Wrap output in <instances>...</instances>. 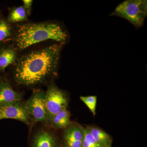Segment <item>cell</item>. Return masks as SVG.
<instances>
[{
  "label": "cell",
  "mask_w": 147,
  "mask_h": 147,
  "mask_svg": "<svg viewBox=\"0 0 147 147\" xmlns=\"http://www.w3.org/2000/svg\"><path fill=\"white\" fill-rule=\"evenodd\" d=\"M22 95L7 82L0 81V107L21 102Z\"/></svg>",
  "instance_id": "ba28073f"
},
{
  "label": "cell",
  "mask_w": 147,
  "mask_h": 147,
  "mask_svg": "<svg viewBox=\"0 0 147 147\" xmlns=\"http://www.w3.org/2000/svg\"><path fill=\"white\" fill-rule=\"evenodd\" d=\"M14 28L7 20L0 18V46L13 38Z\"/></svg>",
  "instance_id": "5bb4252c"
},
{
  "label": "cell",
  "mask_w": 147,
  "mask_h": 147,
  "mask_svg": "<svg viewBox=\"0 0 147 147\" xmlns=\"http://www.w3.org/2000/svg\"><path fill=\"white\" fill-rule=\"evenodd\" d=\"M92 137L98 144L101 146L112 145V139L111 136L101 129L94 126H87Z\"/></svg>",
  "instance_id": "4fadbf2b"
},
{
  "label": "cell",
  "mask_w": 147,
  "mask_h": 147,
  "mask_svg": "<svg viewBox=\"0 0 147 147\" xmlns=\"http://www.w3.org/2000/svg\"><path fill=\"white\" fill-rule=\"evenodd\" d=\"M33 1L32 0H24L23 1V6L26 9L29 14L30 13L31 10L32 5Z\"/></svg>",
  "instance_id": "e0dca14e"
},
{
  "label": "cell",
  "mask_w": 147,
  "mask_h": 147,
  "mask_svg": "<svg viewBox=\"0 0 147 147\" xmlns=\"http://www.w3.org/2000/svg\"><path fill=\"white\" fill-rule=\"evenodd\" d=\"M69 111L64 109L53 116L48 123L56 129L66 128L71 123Z\"/></svg>",
  "instance_id": "8fae6325"
},
{
  "label": "cell",
  "mask_w": 147,
  "mask_h": 147,
  "mask_svg": "<svg viewBox=\"0 0 147 147\" xmlns=\"http://www.w3.org/2000/svg\"><path fill=\"white\" fill-rule=\"evenodd\" d=\"M45 96V92L44 91L35 90L31 97L25 103L32 120L35 122L47 123Z\"/></svg>",
  "instance_id": "5b68a950"
},
{
  "label": "cell",
  "mask_w": 147,
  "mask_h": 147,
  "mask_svg": "<svg viewBox=\"0 0 147 147\" xmlns=\"http://www.w3.org/2000/svg\"><path fill=\"white\" fill-rule=\"evenodd\" d=\"M65 129L63 135L64 147H82L84 127L77 123H71Z\"/></svg>",
  "instance_id": "52a82bcc"
},
{
  "label": "cell",
  "mask_w": 147,
  "mask_h": 147,
  "mask_svg": "<svg viewBox=\"0 0 147 147\" xmlns=\"http://www.w3.org/2000/svg\"><path fill=\"white\" fill-rule=\"evenodd\" d=\"M81 100L84 102L89 108L94 116L96 115V107L97 104V96H81Z\"/></svg>",
  "instance_id": "9a60e30c"
},
{
  "label": "cell",
  "mask_w": 147,
  "mask_h": 147,
  "mask_svg": "<svg viewBox=\"0 0 147 147\" xmlns=\"http://www.w3.org/2000/svg\"><path fill=\"white\" fill-rule=\"evenodd\" d=\"M68 34L57 22H24L17 24L14 28L13 45L18 52L30 46L47 40L65 44Z\"/></svg>",
  "instance_id": "7a4b0ae2"
},
{
  "label": "cell",
  "mask_w": 147,
  "mask_h": 147,
  "mask_svg": "<svg viewBox=\"0 0 147 147\" xmlns=\"http://www.w3.org/2000/svg\"><path fill=\"white\" fill-rule=\"evenodd\" d=\"M64 44L56 42L19 56L13 69V78L16 84L23 86H35L57 76Z\"/></svg>",
  "instance_id": "6da1fadb"
},
{
  "label": "cell",
  "mask_w": 147,
  "mask_h": 147,
  "mask_svg": "<svg viewBox=\"0 0 147 147\" xmlns=\"http://www.w3.org/2000/svg\"><path fill=\"white\" fill-rule=\"evenodd\" d=\"M101 147H111V145H109V146H102Z\"/></svg>",
  "instance_id": "ac0fdd59"
},
{
  "label": "cell",
  "mask_w": 147,
  "mask_h": 147,
  "mask_svg": "<svg viewBox=\"0 0 147 147\" xmlns=\"http://www.w3.org/2000/svg\"><path fill=\"white\" fill-rule=\"evenodd\" d=\"M32 147H58L57 142L55 135L50 131L41 130L34 135Z\"/></svg>",
  "instance_id": "30bf717a"
},
{
  "label": "cell",
  "mask_w": 147,
  "mask_h": 147,
  "mask_svg": "<svg viewBox=\"0 0 147 147\" xmlns=\"http://www.w3.org/2000/svg\"></svg>",
  "instance_id": "d6986e66"
},
{
  "label": "cell",
  "mask_w": 147,
  "mask_h": 147,
  "mask_svg": "<svg viewBox=\"0 0 147 147\" xmlns=\"http://www.w3.org/2000/svg\"><path fill=\"white\" fill-rule=\"evenodd\" d=\"M13 119L30 125L32 119L25 103L22 102L0 107V120Z\"/></svg>",
  "instance_id": "8992f818"
},
{
  "label": "cell",
  "mask_w": 147,
  "mask_h": 147,
  "mask_svg": "<svg viewBox=\"0 0 147 147\" xmlns=\"http://www.w3.org/2000/svg\"><path fill=\"white\" fill-rule=\"evenodd\" d=\"M45 105L47 110V123L56 114L67 109L69 98L65 92L53 84L49 85L45 92Z\"/></svg>",
  "instance_id": "277c9868"
},
{
  "label": "cell",
  "mask_w": 147,
  "mask_h": 147,
  "mask_svg": "<svg viewBox=\"0 0 147 147\" xmlns=\"http://www.w3.org/2000/svg\"><path fill=\"white\" fill-rule=\"evenodd\" d=\"M30 14L23 6L13 7L9 10L7 21L9 24H20L26 21Z\"/></svg>",
  "instance_id": "7c38bea8"
},
{
  "label": "cell",
  "mask_w": 147,
  "mask_h": 147,
  "mask_svg": "<svg viewBox=\"0 0 147 147\" xmlns=\"http://www.w3.org/2000/svg\"><path fill=\"white\" fill-rule=\"evenodd\" d=\"M84 137L82 142V147H101L98 144L86 127H84Z\"/></svg>",
  "instance_id": "2e32d148"
},
{
  "label": "cell",
  "mask_w": 147,
  "mask_h": 147,
  "mask_svg": "<svg viewBox=\"0 0 147 147\" xmlns=\"http://www.w3.org/2000/svg\"><path fill=\"white\" fill-rule=\"evenodd\" d=\"M110 16L123 18L135 28H140L147 16V1L126 0L119 5Z\"/></svg>",
  "instance_id": "3957f363"
},
{
  "label": "cell",
  "mask_w": 147,
  "mask_h": 147,
  "mask_svg": "<svg viewBox=\"0 0 147 147\" xmlns=\"http://www.w3.org/2000/svg\"><path fill=\"white\" fill-rule=\"evenodd\" d=\"M18 52L13 45L0 49V71H4L7 67L16 63L19 57Z\"/></svg>",
  "instance_id": "9c48e42d"
}]
</instances>
